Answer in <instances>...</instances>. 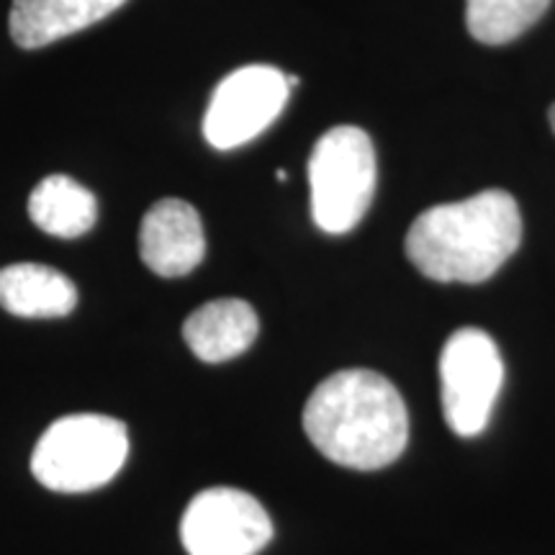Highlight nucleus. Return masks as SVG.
Returning <instances> with one entry per match:
<instances>
[{
	"mask_svg": "<svg viewBox=\"0 0 555 555\" xmlns=\"http://www.w3.org/2000/svg\"><path fill=\"white\" fill-rule=\"evenodd\" d=\"M304 429L311 446L337 466L378 470L404 453L409 414L386 376L350 367L314 388L304 406Z\"/></svg>",
	"mask_w": 555,
	"mask_h": 555,
	"instance_id": "1",
	"label": "nucleus"
},
{
	"mask_svg": "<svg viewBox=\"0 0 555 555\" xmlns=\"http://www.w3.org/2000/svg\"><path fill=\"white\" fill-rule=\"evenodd\" d=\"M522 217L506 191L427 208L406 232V258L437 283H483L517 253Z\"/></svg>",
	"mask_w": 555,
	"mask_h": 555,
	"instance_id": "2",
	"label": "nucleus"
},
{
	"mask_svg": "<svg viewBox=\"0 0 555 555\" xmlns=\"http://www.w3.org/2000/svg\"><path fill=\"white\" fill-rule=\"evenodd\" d=\"M127 455L129 435L121 420L106 414H67L39 437L31 474L50 491L86 494L116 478Z\"/></svg>",
	"mask_w": 555,
	"mask_h": 555,
	"instance_id": "3",
	"label": "nucleus"
},
{
	"mask_svg": "<svg viewBox=\"0 0 555 555\" xmlns=\"http://www.w3.org/2000/svg\"><path fill=\"white\" fill-rule=\"evenodd\" d=\"M311 217L327 234L360 224L376 193V150L358 127H335L319 137L309 157Z\"/></svg>",
	"mask_w": 555,
	"mask_h": 555,
	"instance_id": "4",
	"label": "nucleus"
},
{
	"mask_svg": "<svg viewBox=\"0 0 555 555\" xmlns=\"http://www.w3.org/2000/svg\"><path fill=\"white\" fill-rule=\"evenodd\" d=\"M502 384L504 363L494 339L478 327L450 335L440 356V397L455 435L476 437L489 427Z\"/></svg>",
	"mask_w": 555,
	"mask_h": 555,
	"instance_id": "5",
	"label": "nucleus"
},
{
	"mask_svg": "<svg viewBox=\"0 0 555 555\" xmlns=\"http://www.w3.org/2000/svg\"><path fill=\"white\" fill-rule=\"evenodd\" d=\"M180 540L189 555H258L273 540V522L253 494L217 486L185 506Z\"/></svg>",
	"mask_w": 555,
	"mask_h": 555,
	"instance_id": "6",
	"label": "nucleus"
},
{
	"mask_svg": "<svg viewBox=\"0 0 555 555\" xmlns=\"http://www.w3.org/2000/svg\"><path fill=\"white\" fill-rule=\"evenodd\" d=\"M286 75L270 65H247L227 75L214 90L204 116V137L214 150L253 142L286 108Z\"/></svg>",
	"mask_w": 555,
	"mask_h": 555,
	"instance_id": "7",
	"label": "nucleus"
},
{
	"mask_svg": "<svg viewBox=\"0 0 555 555\" xmlns=\"http://www.w3.org/2000/svg\"><path fill=\"white\" fill-rule=\"evenodd\" d=\"M206 255L204 224L189 201L163 198L139 227V258L163 278L189 275Z\"/></svg>",
	"mask_w": 555,
	"mask_h": 555,
	"instance_id": "8",
	"label": "nucleus"
},
{
	"mask_svg": "<svg viewBox=\"0 0 555 555\" xmlns=\"http://www.w3.org/2000/svg\"><path fill=\"white\" fill-rule=\"evenodd\" d=\"M127 0H13L11 39L24 50H39L111 16Z\"/></svg>",
	"mask_w": 555,
	"mask_h": 555,
	"instance_id": "9",
	"label": "nucleus"
},
{
	"mask_svg": "<svg viewBox=\"0 0 555 555\" xmlns=\"http://www.w3.org/2000/svg\"><path fill=\"white\" fill-rule=\"evenodd\" d=\"M260 332L255 309L240 298H219L198 307L185 319L183 337L204 363H227L249 350Z\"/></svg>",
	"mask_w": 555,
	"mask_h": 555,
	"instance_id": "10",
	"label": "nucleus"
},
{
	"mask_svg": "<svg viewBox=\"0 0 555 555\" xmlns=\"http://www.w3.org/2000/svg\"><path fill=\"white\" fill-rule=\"evenodd\" d=\"M0 307L24 319L67 317L78 307V288L50 266L16 262L0 270Z\"/></svg>",
	"mask_w": 555,
	"mask_h": 555,
	"instance_id": "11",
	"label": "nucleus"
},
{
	"mask_svg": "<svg viewBox=\"0 0 555 555\" xmlns=\"http://www.w3.org/2000/svg\"><path fill=\"white\" fill-rule=\"evenodd\" d=\"M29 217L41 232L60 240H78L99 219V201L69 176L44 178L29 196Z\"/></svg>",
	"mask_w": 555,
	"mask_h": 555,
	"instance_id": "12",
	"label": "nucleus"
},
{
	"mask_svg": "<svg viewBox=\"0 0 555 555\" xmlns=\"http://www.w3.org/2000/svg\"><path fill=\"white\" fill-rule=\"evenodd\" d=\"M551 0H466L470 37L481 44H506L543 16Z\"/></svg>",
	"mask_w": 555,
	"mask_h": 555,
	"instance_id": "13",
	"label": "nucleus"
},
{
	"mask_svg": "<svg viewBox=\"0 0 555 555\" xmlns=\"http://www.w3.org/2000/svg\"><path fill=\"white\" fill-rule=\"evenodd\" d=\"M547 119H551V129L555 131V103L551 106V114H547Z\"/></svg>",
	"mask_w": 555,
	"mask_h": 555,
	"instance_id": "14",
	"label": "nucleus"
},
{
	"mask_svg": "<svg viewBox=\"0 0 555 555\" xmlns=\"http://www.w3.org/2000/svg\"><path fill=\"white\" fill-rule=\"evenodd\" d=\"M275 178H278V180H286V178H288V176H286V170H278V172H275Z\"/></svg>",
	"mask_w": 555,
	"mask_h": 555,
	"instance_id": "15",
	"label": "nucleus"
}]
</instances>
